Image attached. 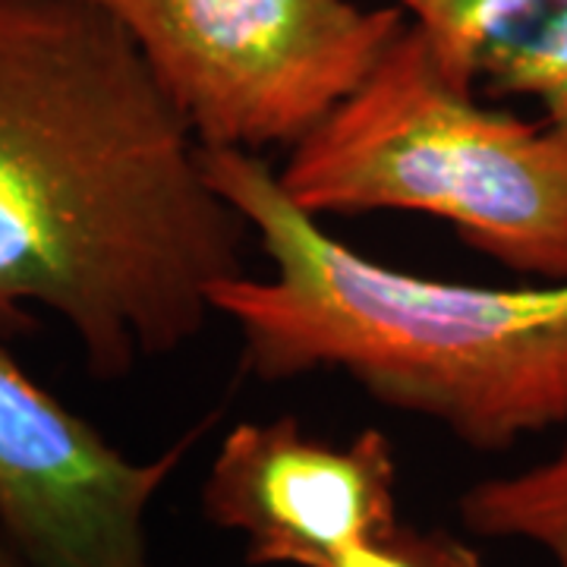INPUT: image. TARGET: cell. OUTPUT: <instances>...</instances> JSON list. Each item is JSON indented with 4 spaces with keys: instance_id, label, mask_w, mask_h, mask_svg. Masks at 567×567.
I'll return each mask as SVG.
<instances>
[{
    "instance_id": "obj_3",
    "label": "cell",
    "mask_w": 567,
    "mask_h": 567,
    "mask_svg": "<svg viewBox=\"0 0 567 567\" xmlns=\"http://www.w3.org/2000/svg\"><path fill=\"white\" fill-rule=\"evenodd\" d=\"M278 181L316 218L429 215L517 275L567 281V136L486 107L410 22Z\"/></svg>"
},
{
    "instance_id": "obj_4",
    "label": "cell",
    "mask_w": 567,
    "mask_h": 567,
    "mask_svg": "<svg viewBox=\"0 0 567 567\" xmlns=\"http://www.w3.org/2000/svg\"><path fill=\"white\" fill-rule=\"evenodd\" d=\"M205 148H293L369 76L406 17L360 0H89Z\"/></svg>"
},
{
    "instance_id": "obj_2",
    "label": "cell",
    "mask_w": 567,
    "mask_h": 567,
    "mask_svg": "<svg viewBox=\"0 0 567 567\" xmlns=\"http://www.w3.org/2000/svg\"><path fill=\"white\" fill-rule=\"evenodd\" d=\"M205 167L271 265L212 293L252 375L338 369L379 404L435 420L476 451L567 423V281L488 287L401 271L290 203L259 152L205 148Z\"/></svg>"
},
{
    "instance_id": "obj_10",
    "label": "cell",
    "mask_w": 567,
    "mask_h": 567,
    "mask_svg": "<svg viewBox=\"0 0 567 567\" xmlns=\"http://www.w3.org/2000/svg\"><path fill=\"white\" fill-rule=\"evenodd\" d=\"M0 567H25L20 558L13 555V548L3 543V536H0Z\"/></svg>"
},
{
    "instance_id": "obj_1",
    "label": "cell",
    "mask_w": 567,
    "mask_h": 567,
    "mask_svg": "<svg viewBox=\"0 0 567 567\" xmlns=\"http://www.w3.org/2000/svg\"><path fill=\"white\" fill-rule=\"evenodd\" d=\"M246 234L121 22L0 0V338L44 309L95 379H123L203 331Z\"/></svg>"
},
{
    "instance_id": "obj_5",
    "label": "cell",
    "mask_w": 567,
    "mask_h": 567,
    "mask_svg": "<svg viewBox=\"0 0 567 567\" xmlns=\"http://www.w3.org/2000/svg\"><path fill=\"white\" fill-rule=\"evenodd\" d=\"M189 442L130 461L0 344V536L25 567H155L145 517Z\"/></svg>"
},
{
    "instance_id": "obj_9",
    "label": "cell",
    "mask_w": 567,
    "mask_h": 567,
    "mask_svg": "<svg viewBox=\"0 0 567 567\" xmlns=\"http://www.w3.org/2000/svg\"><path fill=\"white\" fill-rule=\"evenodd\" d=\"M334 567H486L480 551L447 529L394 527L353 546Z\"/></svg>"
},
{
    "instance_id": "obj_7",
    "label": "cell",
    "mask_w": 567,
    "mask_h": 567,
    "mask_svg": "<svg viewBox=\"0 0 567 567\" xmlns=\"http://www.w3.org/2000/svg\"><path fill=\"white\" fill-rule=\"evenodd\" d=\"M476 92L524 95L567 136V0H382Z\"/></svg>"
},
{
    "instance_id": "obj_8",
    "label": "cell",
    "mask_w": 567,
    "mask_h": 567,
    "mask_svg": "<svg viewBox=\"0 0 567 567\" xmlns=\"http://www.w3.org/2000/svg\"><path fill=\"white\" fill-rule=\"evenodd\" d=\"M457 511L470 533L539 546L551 565L567 567V442L527 470L473 483Z\"/></svg>"
},
{
    "instance_id": "obj_6",
    "label": "cell",
    "mask_w": 567,
    "mask_h": 567,
    "mask_svg": "<svg viewBox=\"0 0 567 567\" xmlns=\"http://www.w3.org/2000/svg\"><path fill=\"white\" fill-rule=\"evenodd\" d=\"M203 514L244 536L246 565L334 567L401 524L394 447L379 429L331 445L293 416L246 420L224 435L205 473Z\"/></svg>"
}]
</instances>
